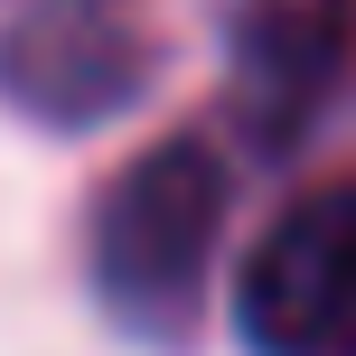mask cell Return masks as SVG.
Segmentation results:
<instances>
[{"label":"cell","instance_id":"cell-1","mask_svg":"<svg viewBox=\"0 0 356 356\" xmlns=\"http://www.w3.org/2000/svg\"><path fill=\"white\" fill-rule=\"evenodd\" d=\"M225 234V169L207 141L141 150L94 207V291L150 347H178L207 309V263Z\"/></svg>","mask_w":356,"mask_h":356},{"label":"cell","instance_id":"cell-3","mask_svg":"<svg viewBox=\"0 0 356 356\" xmlns=\"http://www.w3.org/2000/svg\"><path fill=\"white\" fill-rule=\"evenodd\" d=\"M234 319L253 356H356V178L291 197L263 225L234 282Z\"/></svg>","mask_w":356,"mask_h":356},{"label":"cell","instance_id":"cell-4","mask_svg":"<svg viewBox=\"0 0 356 356\" xmlns=\"http://www.w3.org/2000/svg\"><path fill=\"white\" fill-rule=\"evenodd\" d=\"M225 38L253 150H291L356 66V0H225Z\"/></svg>","mask_w":356,"mask_h":356},{"label":"cell","instance_id":"cell-2","mask_svg":"<svg viewBox=\"0 0 356 356\" xmlns=\"http://www.w3.org/2000/svg\"><path fill=\"white\" fill-rule=\"evenodd\" d=\"M160 75V29L141 0H29L0 19V104L47 131H94L131 113Z\"/></svg>","mask_w":356,"mask_h":356}]
</instances>
